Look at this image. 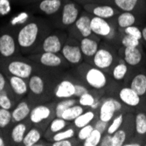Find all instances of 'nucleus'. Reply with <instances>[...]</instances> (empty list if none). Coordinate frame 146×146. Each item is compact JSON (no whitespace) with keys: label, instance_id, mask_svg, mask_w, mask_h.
<instances>
[{"label":"nucleus","instance_id":"obj_1","mask_svg":"<svg viewBox=\"0 0 146 146\" xmlns=\"http://www.w3.org/2000/svg\"><path fill=\"white\" fill-rule=\"evenodd\" d=\"M64 72H54L38 67L28 79L27 99L33 107L37 104L54 101V88Z\"/></svg>","mask_w":146,"mask_h":146},{"label":"nucleus","instance_id":"obj_2","mask_svg":"<svg viewBox=\"0 0 146 146\" xmlns=\"http://www.w3.org/2000/svg\"><path fill=\"white\" fill-rule=\"evenodd\" d=\"M54 29L47 18L36 17L24 25L16 33V38L22 55L34 54L46 35Z\"/></svg>","mask_w":146,"mask_h":146},{"label":"nucleus","instance_id":"obj_3","mask_svg":"<svg viewBox=\"0 0 146 146\" xmlns=\"http://www.w3.org/2000/svg\"><path fill=\"white\" fill-rule=\"evenodd\" d=\"M69 71L90 91L99 93L104 96L116 83L111 79L108 73L85 61L71 68Z\"/></svg>","mask_w":146,"mask_h":146},{"label":"nucleus","instance_id":"obj_4","mask_svg":"<svg viewBox=\"0 0 146 146\" xmlns=\"http://www.w3.org/2000/svg\"><path fill=\"white\" fill-rule=\"evenodd\" d=\"M90 91L69 70L62 73L54 88V101L68 98H79Z\"/></svg>","mask_w":146,"mask_h":146},{"label":"nucleus","instance_id":"obj_5","mask_svg":"<svg viewBox=\"0 0 146 146\" xmlns=\"http://www.w3.org/2000/svg\"><path fill=\"white\" fill-rule=\"evenodd\" d=\"M105 96H110L119 100L126 107L128 112H146V100L137 95L132 88L123 84L115 83L107 92Z\"/></svg>","mask_w":146,"mask_h":146},{"label":"nucleus","instance_id":"obj_6","mask_svg":"<svg viewBox=\"0 0 146 146\" xmlns=\"http://www.w3.org/2000/svg\"><path fill=\"white\" fill-rule=\"evenodd\" d=\"M37 68L38 66L28 57L25 58L22 55L11 58L0 57V68L7 76H19L28 80Z\"/></svg>","mask_w":146,"mask_h":146},{"label":"nucleus","instance_id":"obj_7","mask_svg":"<svg viewBox=\"0 0 146 146\" xmlns=\"http://www.w3.org/2000/svg\"><path fill=\"white\" fill-rule=\"evenodd\" d=\"M82 10V5L74 0H67L57 14L48 19L54 28L67 32L77 20Z\"/></svg>","mask_w":146,"mask_h":146},{"label":"nucleus","instance_id":"obj_8","mask_svg":"<svg viewBox=\"0 0 146 146\" xmlns=\"http://www.w3.org/2000/svg\"><path fill=\"white\" fill-rule=\"evenodd\" d=\"M120 59L118 49L110 42L102 39L99 47L93 57L91 64L110 74L113 66Z\"/></svg>","mask_w":146,"mask_h":146},{"label":"nucleus","instance_id":"obj_9","mask_svg":"<svg viewBox=\"0 0 146 146\" xmlns=\"http://www.w3.org/2000/svg\"><path fill=\"white\" fill-rule=\"evenodd\" d=\"M38 67L54 72H66L71 68V66L68 63L60 54L54 52H38L27 55Z\"/></svg>","mask_w":146,"mask_h":146},{"label":"nucleus","instance_id":"obj_10","mask_svg":"<svg viewBox=\"0 0 146 146\" xmlns=\"http://www.w3.org/2000/svg\"><path fill=\"white\" fill-rule=\"evenodd\" d=\"M91 29L93 33L100 37L103 40L110 42L115 46H116L120 32L112 19H105L92 16Z\"/></svg>","mask_w":146,"mask_h":146},{"label":"nucleus","instance_id":"obj_11","mask_svg":"<svg viewBox=\"0 0 146 146\" xmlns=\"http://www.w3.org/2000/svg\"><path fill=\"white\" fill-rule=\"evenodd\" d=\"M55 102L56 101H51L33 106L28 117L32 124L45 131L50 122L55 117Z\"/></svg>","mask_w":146,"mask_h":146},{"label":"nucleus","instance_id":"obj_12","mask_svg":"<svg viewBox=\"0 0 146 146\" xmlns=\"http://www.w3.org/2000/svg\"><path fill=\"white\" fill-rule=\"evenodd\" d=\"M68 37V32L54 28L46 35L40 45L38 46V47L34 52V54H38V52L60 54Z\"/></svg>","mask_w":146,"mask_h":146},{"label":"nucleus","instance_id":"obj_13","mask_svg":"<svg viewBox=\"0 0 146 146\" xmlns=\"http://www.w3.org/2000/svg\"><path fill=\"white\" fill-rule=\"evenodd\" d=\"M135 134V113L127 112L123 124L112 135V146H123L124 143L134 137Z\"/></svg>","mask_w":146,"mask_h":146},{"label":"nucleus","instance_id":"obj_14","mask_svg":"<svg viewBox=\"0 0 146 146\" xmlns=\"http://www.w3.org/2000/svg\"><path fill=\"white\" fill-rule=\"evenodd\" d=\"M118 54L129 69L146 66V54L143 46L118 48Z\"/></svg>","mask_w":146,"mask_h":146},{"label":"nucleus","instance_id":"obj_15","mask_svg":"<svg viewBox=\"0 0 146 146\" xmlns=\"http://www.w3.org/2000/svg\"><path fill=\"white\" fill-rule=\"evenodd\" d=\"M123 85L132 88L146 100V66L129 69Z\"/></svg>","mask_w":146,"mask_h":146},{"label":"nucleus","instance_id":"obj_16","mask_svg":"<svg viewBox=\"0 0 146 146\" xmlns=\"http://www.w3.org/2000/svg\"><path fill=\"white\" fill-rule=\"evenodd\" d=\"M22 55L19 47L16 34L0 28V57L11 58Z\"/></svg>","mask_w":146,"mask_h":146},{"label":"nucleus","instance_id":"obj_17","mask_svg":"<svg viewBox=\"0 0 146 146\" xmlns=\"http://www.w3.org/2000/svg\"><path fill=\"white\" fill-rule=\"evenodd\" d=\"M60 54L68 61L71 68L84 62L83 54L80 46V40L69 35L62 47Z\"/></svg>","mask_w":146,"mask_h":146},{"label":"nucleus","instance_id":"obj_18","mask_svg":"<svg viewBox=\"0 0 146 146\" xmlns=\"http://www.w3.org/2000/svg\"><path fill=\"white\" fill-rule=\"evenodd\" d=\"M128 112L125 106L115 98L104 96L98 110V118L105 123H110L117 112Z\"/></svg>","mask_w":146,"mask_h":146},{"label":"nucleus","instance_id":"obj_19","mask_svg":"<svg viewBox=\"0 0 146 146\" xmlns=\"http://www.w3.org/2000/svg\"><path fill=\"white\" fill-rule=\"evenodd\" d=\"M91 18L92 15L90 13L82 10L77 20L67 31L68 35L75 38L78 40H81L83 38L92 35L93 32L91 29Z\"/></svg>","mask_w":146,"mask_h":146},{"label":"nucleus","instance_id":"obj_20","mask_svg":"<svg viewBox=\"0 0 146 146\" xmlns=\"http://www.w3.org/2000/svg\"><path fill=\"white\" fill-rule=\"evenodd\" d=\"M66 1L67 0H40L28 5L34 14L38 13L50 19L60 11Z\"/></svg>","mask_w":146,"mask_h":146},{"label":"nucleus","instance_id":"obj_21","mask_svg":"<svg viewBox=\"0 0 146 146\" xmlns=\"http://www.w3.org/2000/svg\"><path fill=\"white\" fill-rule=\"evenodd\" d=\"M82 8L92 16L105 19H111L122 11L112 5L104 3H88L83 5Z\"/></svg>","mask_w":146,"mask_h":146},{"label":"nucleus","instance_id":"obj_22","mask_svg":"<svg viewBox=\"0 0 146 146\" xmlns=\"http://www.w3.org/2000/svg\"><path fill=\"white\" fill-rule=\"evenodd\" d=\"M35 18L34 13L29 9L25 11H19V12L11 15L6 21V23L2 26L1 29L10 31L13 33H17L18 31L22 28L24 25L29 23Z\"/></svg>","mask_w":146,"mask_h":146},{"label":"nucleus","instance_id":"obj_23","mask_svg":"<svg viewBox=\"0 0 146 146\" xmlns=\"http://www.w3.org/2000/svg\"><path fill=\"white\" fill-rule=\"evenodd\" d=\"M33 126L29 118L12 124L8 132V139L10 145H21L23 139L29 129Z\"/></svg>","mask_w":146,"mask_h":146},{"label":"nucleus","instance_id":"obj_24","mask_svg":"<svg viewBox=\"0 0 146 146\" xmlns=\"http://www.w3.org/2000/svg\"><path fill=\"white\" fill-rule=\"evenodd\" d=\"M110 5L122 11H130L146 18V5L143 0H110Z\"/></svg>","mask_w":146,"mask_h":146},{"label":"nucleus","instance_id":"obj_25","mask_svg":"<svg viewBox=\"0 0 146 146\" xmlns=\"http://www.w3.org/2000/svg\"><path fill=\"white\" fill-rule=\"evenodd\" d=\"M101 41L102 38L94 33L80 40V46H81L85 62L91 64L93 57L96 54Z\"/></svg>","mask_w":146,"mask_h":146},{"label":"nucleus","instance_id":"obj_26","mask_svg":"<svg viewBox=\"0 0 146 146\" xmlns=\"http://www.w3.org/2000/svg\"><path fill=\"white\" fill-rule=\"evenodd\" d=\"M145 19L146 18L130 11H121L112 19L118 29H123L133 25L140 26L146 22Z\"/></svg>","mask_w":146,"mask_h":146},{"label":"nucleus","instance_id":"obj_27","mask_svg":"<svg viewBox=\"0 0 146 146\" xmlns=\"http://www.w3.org/2000/svg\"><path fill=\"white\" fill-rule=\"evenodd\" d=\"M7 77L12 96L18 103L28 95V80L13 75H8Z\"/></svg>","mask_w":146,"mask_h":146},{"label":"nucleus","instance_id":"obj_28","mask_svg":"<svg viewBox=\"0 0 146 146\" xmlns=\"http://www.w3.org/2000/svg\"><path fill=\"white\" fill-rule=\"evenodd\" d=\"M33 105L28 101L27 97L21 99L15 107L11 110V117H12V123H17L22 122L29 117L30 112L32 110Z\"/></svg>","mask_w":146,"mask_h":146},{"label":"nucleus","instance_id":"obj_29","mask_svg":"<svg viewBox=\"0 0 146 146\" xmlns=\"http://www.w3.org/2000/svg\"><path fill=\"white\" fill-rule=\"evenodd\" d=\"M131 140L138 142L143 146L146 141V112L135 113V134Z\"/></svg>","mask_w":146,"mask_h":146},{"label":"nucleus","instance_id":"obj_30","mask_svg":"<svg viewBox=\"0 0 146 146\" xmlns=\"http://www.w3.org/2000/svg\"><path fill=\"white\" fill-rule=\"evenodd\" d=\"M129 68L124 60L120 57L118 61L113 66L110 72V75L113 81L118 84H123L125 79L129 74Z\"/></svg>","mask_w":146,"mask_h":146},{"label":"nucleus","instance_id":"obj_31","mask_svg":"<svg viewBox=\"0 0 146 146\" xmlns=\"http://www.w3.org/2000/svg\"><path fill=\"white\" fill-rule=\"evenodd\" d=\"M44 132L45 131L42 129L33 125L27 131V133L25 134L21 145H23V146H36L43 139Z\"/></svg>","mask_w":146,"mask_h":146},{"label":"nucleus","instance_id":"obj_32","mask_svg":"<svg viewBox=\"0 0 146 146\" xmlns=\"http://www.w3.org/2000/svg\"><path fill=\"white\" fill-rule=\"evenodd\" d=\"M71 123L68 121L64 120L61 117H54L52 120L50 122V123L48 124L46 129L44 132V137L43 138L46 139V141L47 142V140L52 136L54 135L57 132L66 129L68 126H69Z\"/></svg>","mask_w":146,"mask_h":146},{"label":"nucleus","instance_id":"obj_33","mask_svg":"<svg viewBox=\"0 0 146 146\" xmlns=\"http://www.w3.org/2000/svg\"><path fill=\"white\" fill-rule=\"evenodd\" d=\"M97 117H98L97 110H94L92 109L87 108V110L82 115H80L75 120H74L72 122V124L79 129H81V128L93 123Z\"/></svg>","mask_w":146,"mask_h":146},{"label":"nucleus","instance_id":"obj_34","mask_svg":"<svg viewBox=\"0 0 146 146\" xmlns=\"http://www.w3.org/2000/svg\"><path fill=\"white\" fill-rule=\"evenodd\" d=\"M77 131H78V129L76 127H74L71 123L69 126H68L66 129L57 132V133H55L54 135H52L47 140V142L50 143H52V142H57V141H60V140H63V139H68V138L74 137H76Z\"/></svg>","mask_w":146,"mask_h":146},{"label":"nucleus","instance_id":"obj_35","mask_svg":"<svg viewBox=\"0 0 146 146\" xmlns=\"http://www.w3.org/2000/svg\"><path fill=\"white\" fill-rule=\"evenodd\" d=\"M11 110L0 109V132H2L8 137V132L12 126Z\"/></svg>","mask_w":146,"mask_h":146},{"label":"nucleus","instance_id":"obj_36","mask_svg":"<svg viewBox=\"0 0 146 146\" xmlns=\"http://www.w3.org/2000/svg\"><path fill=\"white\" fill-rule=\"evenodd\" d=\"M86 110H87V108L83 107V106H82V105H80L79 103H76V104L71 106V107H69L68 109L66 110L62 113L61 118H63L64 120L68 121L69 123H72L80 115H82Z\"/></svg>","mask_w":146,"mask_h":146},{"label":"nucleus","instance_id":"obj_37","mask_svg":"<svg viewBox=\"0 0 146 146\" xmlns=\"http://www.w3.org/2000/svg\"><path fill=\"white\" fill-rule=\"evenodd\" d=\"M143 46V43L139 39L132 37L130 35L123 33L120 32V35H119L118 40L116 43L115 47L118 49L120 47H129V46Z\"/></svg>","mask_w":146,"mask_h":146},{"label":"nucleus","instance_id":"obj_38","mask_svg":"<svg viewBox=\"0 0 146 146\" xmlns=\"http://www.w3.org/2000/svg\"><path fill=\"white\" fill-rule=\"evenodd\" d=\"M126 113L127 112H123V111L117 112L115 115V116L112 118V120L110 122L107 130H106V133H108L110 135H113L115 132H116L119 129V128L121 127V125L123 124Z\"/></svg>","mask_w":146,"mask_h":146},{"label":"nucleus","instance_id":"obj_39","mask_svg":"<svg viewBox=\"0 0 146 146\" xmlns=\"http://www.w3.org/2000/svg\"><path fill=\"white\" fill-rule=\"evenodd\" d=\"M78 103V98H68L58 100L55 102V116L61 117L62 113L71 106Z\"/></svg>","mask_w":146,"mask_h":146},{"label":"nucleus","instance_id":"obj_40","mask_svg":"<svg viewBox=\"0 0 146 146\" xmlns=\"http://www.w3.org/2000/svg\"><path fill=\"white\" fill-rule=\"evenodd\" d=\"M16 104V101L10 93L6 91H0V108L11 110Z\"/></svg>","mask_w":146,"mask_h":146},{"label":"nucleus","instance_id":"obj_41","mask_svg":"<svg viewBox=\"0 0 146 146\" xmlns=\"http://www.w3.org/2000/svg\"><path fill=\"white\" fill-rule=\"evenodd\" d=\"M102 135L103 134L99 129L95 128L91 132V134L88 136V137H87L82 142V146H99Z\"/></svg>","mask_w":146,"mask_h":146},{"label":"nucleus","instance_id":"obj_42","mask_svg":"<svg viewBox=\"0 0 146 146\" xmlns=\"http://www.w3.org/2000/svg\"><path fill=\"white\" fill-rule=\"evenodd\" d=\"M94 129H95V126H94V124H93V123H91L78 129L77 134H76V137L80 141V143H81V145H82V142L87 137H88V136L91 134V132L93 131Z\"/></svg>","mask_w":146,"mask_h":146},{"label":"nucleus","instance_id":"obj_43","mask_svg":"<svg viewBox=\"0 0 146 146\" xmlns=\"http://www.w3.org/2000/svg\"><path fill=\"white\" fill-rule=\"evenodd\" d=\"M119 32H121L123 33L130 35L132 37H134L139 40L142 41V30L140 26L137 25H133V26H129V27L123 28V29H119Z\"/></svg>","mask_w":146,"mask_h":146},{"label":"nucleus","instance_id":"obj_44","mask_svg":"<svg viewBox=\"0 0 146 146\" xmlns=\"http://www.w3.org/2000/svg\"><path fill=\"white\" fill-rule=\"evenodd\" d=\"M49 145L51 146H78V145H81V143H80V141L77 139L76 137H74L68 138V139H63L60 141L50 143Z\"/></svg>","mask_w":146,"mask_h":146},{"label":"nucleus","instance_id":"obj_45","mask_svg":"<svg viewBox=\"0 0 146 146\" xmlns=\"http://www.w3.org/2000/svg\"><path fill=\"white\" fill-rule=\"evenodd\" d=\"M12 3L10 0H0V17L9 15L12 11Z\"/></svg>","mask_w":146,"mask_h":146},{"label":"nucleus","instance_id":"obj_46","mask_svg":"<svg viewBox=\"0 0 146 146\" xmlns=\"http://www.w3.org/2000/svg\"><path fill=\"white\" fill-rule=\"evenodd\" d=\"M0 91H6V92L10 93V94L11 95V96H12L11 91V88H10V85H9L8 77L3 72V70L1 68H0Z\"/></svg>","mask_w":146,"mask_h":146},{"label":"nucleus","instance_id":"obj_47","mask_svg":"<svg viewBox=\"0 0 146 146\" xmlns=\"http://www.w3.org/2000/svg\"><path fill=\"white\" fill-rule=\"evenodd\" d=\"M99 146H112V135L104 133L102 137Z\"/></svg>","mask_w":146,"mask_h":146},{"label":"nucleus","instance_id":"obj_48","mask_svg":"<svg viewBox=\"0 0 146 146\" xmlns=\"http://www.w3.org/2000/svg\"><path fill=\"white\" fill-rule=\"evenodd\" d=\"M80 5H85L88 3H104V4H110V0H74Z\"/></svg>","mask_w":146,"mask_h":146},{"label":"nucleus","instance_id":"obj_49","mask_svg":"<svg viewBox=\"0 0 146 146\" xmlns=\"http://www.w3.org/2000/svg\"><path fill=\"white\" fill-rule=\"evenodd\" d=\"M141 30H142V43L143 46V48L146 49V22L140 25Z\"/></svg>","mask_w":146,"mask_h":146},{"label":"nucleus","instance_id":"obj_50","mask_svg":"<svg viewBox=\"0 0 146 146\" xmlns=\"http://www.w3.org/2000/svg\"><path fill=\"white\" fill-rule=\"evenodd\" d=\"M10 145L9 139L6 135H5L2 132H0V146H6Z\"/></svg>","mask_w":146,"mask_h":146},{"label":"nucleus","instance_id":"obj_51","mask_svg":"<svg viewBox=\"0 0 146 146\" xmlns=\"http://www.w3.org/2000/svg\"><path fill=\"white\" fill-rule=\"evenodd\" d=\"M123 146H142V144L140 143H138V142H136V141H133V140H129V141L126 142Z\"/></svg>","mask_w":146,"mask_h":146},{"label":"nucleus","instance_id":"obj_52","mask_svg":"<svg viewBox=\"0 0 146 146\" xmlns=\"http://www.w3.org/2000/svg\"><path fill=\"white\" fill-rule=\"evenodd\" d=\"M38 1H40V0H22V3H23V5H28L36 3Z\"/></svg>","mask_w":146,"mask_h":146},{"label":"nucleus","instance_id":"obj_53","mask_svg":"<svg viewBox=\"0 0 146 146\" xmlns=\"http://www.w3.org/2000/svg\"><path fill=\"white\" fill-rule=\"evenodd\" d=\"M10 1H11L12 4H15V5H23L22 0H10Z\"/></svg>","mask_w":146,"mask_h":146},{"label":"nucleus","instance_id":"obj_54","mask_svg":"<svg viewBox=\"0 0 146 146\" xmlns=\"http://www.w3.org/2000/svg\"><path fill=\"white\" fill-rule=\"evenodd\" d=\"M143 146H146V141H145V143H144V144H143Z\"/></svg>","mask_w":146,"mask_h":146},{"label":"nucleus","instance_id":"obj_55","mask_svg":"<svg viewBox=\"0 0 146 146\" xmlns=\"http://www.w3.org/2000/svg\"><path fill=\"white\" fill-rule=\"evenodd\" d=\"M143 1H144V4H145V5H146V0H143Z\"/></svg>","mask_w":146,"mask_h":146},{"label":"nucleus","instance_id":"obj_56","mask_svg":"<svg viewBox=\"0 0 146 146\" xmlns=\"http://www.w3.org/2000/svg\"></svg>","mask_w":146,"mask_h":146},{"label":"nucleus","instance_id":"obj_57","mask_svg":"<svg viewBox=\"0 0 146 146\" xmlns=\"http://www.w3.org/2000/svg\"><path fill=\"white\" fill-rule=\"evenodd\" d=\"M145 21H146V19H145Z\"/></svg>","mask_w":146,"mask_h":146},{"label":"nucleus","instance_id":"obj_58","mask_svg":"<svg viewBox=\"0 0 146 146\" xmlns=\"http://www.w3.org/2000/svg\"><path fill=\"white\" fill-rule=\"evenodd\" d=\"M0 109H1V108H0Z\"/></svg>","mask_w":146,"mask_h":146}]
</instances>
